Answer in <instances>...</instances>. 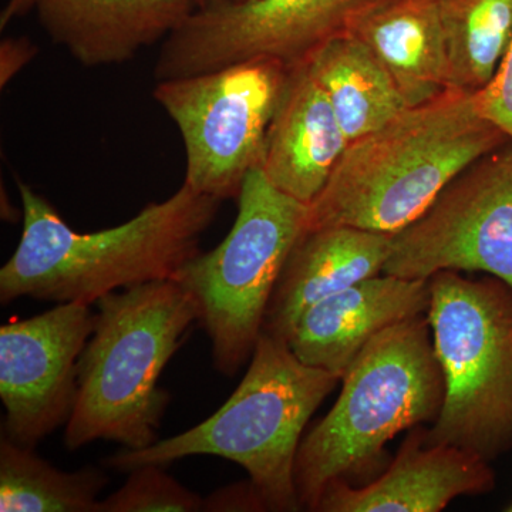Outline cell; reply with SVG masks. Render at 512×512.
I'll use <instances>...</instances> for the list:
<instances>
[{
	"label": "cell",
	"mask_w": 512,
	"mask_h": 512,
	"mask_svg": "<svg viewBox=\"0 0 512 512\" xmlns=\"http://www.w3.org/2000/svg\"><path fill=\"white\" fill-rule=\"evenodd\" d=\"M109 477L100 468L59 470L32 447L8 437L0 440V511L97 512L99 495Z\"/></svg>",
	"instance_id": "d6986e66"
},
{
	"label": "cell",
	"mask_w": 512,
	"mask_h": 512,
	"mask_svg": "<svg viewBox=\"0 0 512 512\" xmlns=\"http://www.w3.org/2000/svg\"><path fill=\"white\" fill-rule=\"evenodd\" d=\"M392 235L353 227L306 231L289 255L262 332L288 342L306 309L357 282L383 274Z\"/></svg>",
	"instance_id": "2e32d148"
},
{
	"label": "cell",
	"mask_w": 512,
	"mask_h": 512,
	"mask_svg": "<svg viewBox=\"0 0 512 512\" xmlns=\"http://www.w3.org/2000/svg\"><path fill=\"white\" fill-rule=\"evenodd\" d=\"M37 47L28 39H5L0 46V86L13 79L35 57Z\"/></svg>",
	"instance_id": "cb8c5ba5"
},
{
	"label": "cell",
	"mask_w": 512,
	"mask_h": 512,
	"mask_svg": "<svg viewBox=\"0 0 512 512\" xmlns=\"http://www.w3.org/2000/svg\"><path fill=\"white\" fill-rule=\"evenodd\" d=\"M478 113L500 128L512 146V40L487 86L474 93Z\"/></svg>",
	"instance_id": "7402d4cb"
},
{
	"label": "cell",
	"mask_w": 512,
	"mask_h": 512,
	"mask_svg": "<svg viewBox=\"0 0 512 512\" xmlns=\"http://www.w3.org/2000/svg\"><path fill=\"white\" fill-rule=\"evenodd\" d=\"M208 512L268 511L264 498L251 480L229 484L218 488L210 497L204 498V508Z\"/></svg>",
	"instance_id": "603a6c76"
},
{
	"label": "cell",
	"mask_w": 512,
	"mask_h": 512,
	"mask_svg": "<svg viewBox=\"0 0 512 512\" xmlns=\"http://www.w3.org/2000/svg\"><path fill=\"white\" fill-rule=\"evenodd\" d=\"M426 430L414 427L396 458L365 485L336 480L320 495L316 512H440L460 497L495 488L491 463L456 446L424 443Z\"/></svg>",
	"instance_id": "7c38bea8"
},
{
	"label": "cell",
	"mask_w": 512,
	"mask_h": 512,
	"mask_svg": "<svg viewBox=\"0 0 512 512\" xmlns=\"http://www.w3.org/2000/svg\"><path fill=\"white\" fill-rule=\"evenodd\" d=\"M204 498L185 488L160 464L128 471L126 483L99 501L97 512H198Z\"/></svg>",
	"instance_id": "44dd1931"
},
{
	"label": "cell",
	"mask_w": 512,
	"mask_h": 512,
	"mask_svg": "<svg viewBox=\"0 0 512 512\" xmlns=\"http://www.w3.org/2000/svg\"><path fill=\"white\" fill-rule=\"evenodd\" d=\"M430 293V279L380 274L357 282L306 309L288 339L289 348L305 365L342 380L379 333L426 315Z\"/></svg>",
	"instance_id": "4fadbf2b"
},
{
	"label": "cell",
	"mask_w": 512,
	"mask_h": 512,
	"mask_svg": "<svg viewBox=\"0 0 512 512\" xmlns=\"http://www.w3.org/2000/svg\"><path fill=\"white\" fill-rule=\"evenodd\" d=\"M507 144L503 131L478 113L474 93L448 89L349 144L309 204L308 231L353 227L396 234L458 174Z\"/></svg>",
	"instance_id": "7a4b0ae2"
},
{
	"label": "cell",
	"mask_w": 512,
	"mask_h": 512,
	"mask_svg": "<svg viewBox=\"0 0 512 512\" xmlns=\"http://www.w3.org/2000/svg\"><path fill=\"white\" fill-rule=\"evenodd\" d=\"M306 63L349 144L409 109L375 53L348 33L320 46Z\"/></svg>",
	"instance_id": "ac0fdd59"
},
{
	"label": "cell",
	"mask_w": 512,
	"mask_h": 512,
	"mask_svg": "<svg viewBox=\"0 0 512 512\" xmlns=\"http://www.w3.org/2000/svg\"><path fill=\"white\" fill-rule=\"evenodd\" d=\"M224 2H245V0H195L197 3V8H202V6L214 5V3H224Z\"/></svg>",
	"instance_id": "484cf974"
},
{
	"label": "cell",
	"mask_w": 512,
	"mask_h": 512,
	"mask_svg": "<svg viewBox=\"0 0 512 512\" xmlns=\"http://www.w3.org/2000/svg\"><path fill=\"white\" fill-rule=\"evenodd\" d=\"M23 232L0 269V302L19 298L92 305L111 292L174 279L200 252L221 202L183 184L117 227L77 232L28 184L19 183Z\"/></svg>",
	"instance_id": "6da1fadb"
},
{
	"label": "cell",
	"mask_w": 512,
	"mask_h": 512,
	"mask_svg": "<svg viewBox=\"0 0 512 512\" xmlns=\"http://www.w3.org/2000/svg\"><path fill=\"white\" fill-rule=\"evenodd\" d=\"M36 0H9L8 6L2 12L0 18V28L5 29L10 20L18 18L23 13L28 12L29 9L35 8Z\"/></svg>",
	"instance_id": "d4e9b609"
},
{
	"label": "cell",
	"mask_w": 512,
	"mask_h": 512,
	"mask_svg": "<svg viewBox=\"0 0 512 512\" xmlns=\"http://www.w3.org/2000/svg\"><path fill=\"white\" fill-rule=\"evenodd\" d=\"M338 383L333 373L301 362L286 340L262 332L244 379L218 412L150 447L123 448L104 463L128 473L144 464L217 456L247 471L268 511H301L295 463L303 430Z\"/></svg>",
	"instance_id": "5b68a950"
},
{
	"label": "cell",
	"mask_w": 512,
	"mask_h": 512,
	"mask_svg": "<svg viewBox=\"0 0 512 512\" xmlns=\"http://www.w3.org/2000/svg\"><path fill=\"white\" fill-rule=\"evenodd\" d=\"M348 35L375 53L407 107L450 89L439 0H380L353 20Z\"/></svg>",
	"instance_id": "e0dca14e"
},
{
	"label": "cell",
	"mask_w": 512,
	"mask_h": 512,
	"mask_svg": "<svg viewBox=\"0 0 512 512\" xmlns=\"http://www.w3.org/2000/svg\"><path fill=\"white\" fill-rule=\"evenodd\" d=\"M40 25L86 67L130 62L167 39L197 9L195 0H36Z\"/></svg>",
	"instance_id": "9a60e30c"
},
{
	"label": "cell",
	"mask_w": 512,
	"mask_h": 512,
	"mask_svg": "<svg viewBox=\"0 0 512 512\" xmlns=\"http://www.w3.org/2000/svg\"><path fill=\"white\" fill-rule=\"evenodd\" d=\"M340 383L335 406L303 437L296 457L302 510L315 511L333 481L375 474L390 440L440 416L446 380L427 313L379 333Z\"/></svg>",
	"instance_id": "277c9868"
},
{
	"label": "cell",
	"mask_w": 512,
	"mask_h": 512,
	"mask_svg": "<svg viewBox=\"0 0 512 512\" xmlns=\"http://www.w3.org/2000/svg\"><path fill=\"white\" fill-rule=\"evenodd\" d=\"M96 305L64 444L70 451L99 440L150 447L168 404L158 380L200 319L197 302L175 279H161L111 292Z\"/></svg>",
	"instance_id": "3957f363"
},
{
	"label": "cell",
	"mask_w": 512,
	"mask_h": 512,
	"mask_svg": "<svg viewBox=\"0 0 512 512\" xmlns=\"http://www.w3.org/2000/svg\"><path fill=\"white\" fill-rule=\"evenodd\" d=\"M443 271L484 272L512 288V146L498 148L440 192L392 235L383 274L430 279Z\"/></svg>",
	"instance_id": "30bf717a"
},
{
	"label": "cell",
	"mask_w": 512,
	"mask_h": 512,
	"mask_svg": "<svg viewBox=\"0 0 512 512\" xmlns=\"http://www.w3.org/2000/svg\"><path fill=\"white\" fill-rule=\"evenodd\" d=\"M508 511H512V504L510 505V508H508Z\"/></svg>",
	"instance_id": "4316f807"
},
{
	"label": "cell",
	"mask_w": 512,
	"mask_h": 512,
	"mask_svg": "<svg viewBox=\"0 0 512 512\" xmlns=\"http://www.w3.org/2000/svg\"><path fill=\"white\" fill-rule=\"evenodd\" d=\"M349 146L308 63L292 66L266 134L261 170L278 190L311 204Z\"/></svg>",
	"instance_id": "5bb4252c"
},
{
	"label": "cell",
	"mask_w": 512,
	"mask_h": 512,
	"mask_svg": "<svg viewBox=\"0 0 512 512\" xmlns=\"http://www.w3.org/2000/svg\"><path fill=\"white\" fill-rule=\"evenodd\" d=\"M450 89L476 93L497 72L512 40V0H439Z\"/></svg>",
	"instance_id": "ffe728a7"
},
{
	"label": "cell",
	"mask_w": 512,
	"mask_h": 512,
	"mask_svg": "<svg viewBox=\"0 0 512 512\" xmlns=\"http://www.w3.org/2000/svg\"><path fill=\"white\" fill-rule=\"evenodd\" d=\"M238 202L227 238L192 256L174 278L197 302L212 362L225 376L251 360L276 285L309 221V205L278 190L259 165L245 178Z\"/></svg>",
	"instance_id": "52a82bcc"
},
{
	"label": "cell",
	"mask_w": 512,
	"mask_h": 512,
	"mask_svg": "<svg viewBox=\"0 0 512 512\" xmlns=\"http://www.w3.org/2000/svg\"><path fill=\"white\" fill-rule=\"evenodd\" d=\"M427 311L446 380L443 409L424 443L493 463L512 451V288L487 275L430 278Z\"/></svg>",
	"instance_id": "8992f818"
},
{
	"label": "cell",
	"mask_w": 512,
	"mask_h": 512,
	"mask_svg": "<svg viewBox=\"0 0 512 512\" xmlns=\"http://www.w3.org/2000/svg\"><path fill=\"white\" fill-rule=\"evenodd\" d=\"M94 328L90 305L55 308L0 326V399L3 436L35 447L66 426L77 392V367Z\"/></svg>",
	"instance_id": "8fae6325"
},
{
	"label": "cell",
	"mask_w": 512,
	"mask_h": 512,
	"mask_svg": "<svg viewBox=\"0 0 512 512\" xmlns=\"http://www.w3.org/2000/svg\"><path fill=\"white\" fill-rule=\"evenodd\" d=\"M291 66L272 59L157 82L153 97L180 130L185 184L225 201L261 165L266 134Z\"/></svg>",
	"instance_id": "ba28073f"
},
{
	"label": "cell",
	"mask_w": 512,
	"mask_h": 512,
	"mask_svg": "<svg viewBox=\"0 0 512 512\" xmlns=\"http://www.w3.org/2000/svg\"><path fill=\"white\" fill-rule=\"evenodd\" d=\"M380 0H245L202 6L163 40L157 82L272 59L296 66Z\"/></svg>",
	"instance_id": "9c48e42d"
}]
</instances>
